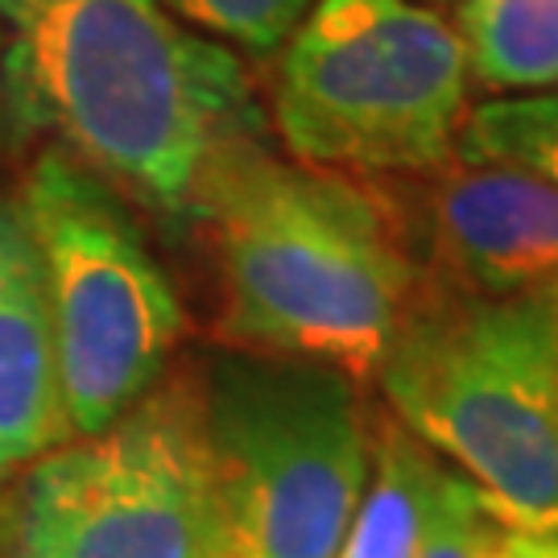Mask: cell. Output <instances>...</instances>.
Masks as SVG:
<instances>
[{
    "mask_svg": "<svg viewBox=\"0 0 558 558\" xmlns=\"http://www.w3.org/2000/svg\"><path fill=\"white\" fill-rule=\"evenodd\" d=\"M0 83L25 124L170 220L195 223L211 170L260 141L240 59L158 0H0Z\"/></svg>",
    "mask_w": 558,
    "mask_h": 558,
    "instance_id": "6da1fadb",
    "label": "cell"
},
{
    "mask_svg": "<svg viewBox=\"0 0 558 558\" xmlns=\"http://www.w3.org/2000/svg\"><path fill=\"white\" fill-rule=\"evenodd\" d=\"M195 223L216 253L232 352L327 364L360 385L377 377L422 290L380 191L248 141L211 170Z\"/></svg>",
    "mask_w": 558,
    "mask_h": 558,
    "instance_id": "7a4b0ae2",
    "label": "cell"
},
{
    "mask_svg": "<svg viewBox=\"0 0 558 558\" xmlns=\"http://www.w3.org/2000/svg\"><path fill=\"white\" fill-rule=\"evenodd\" d=\"M377 380L505 530L558 534V290L480 299L422 278Z\"/></svg>",
    "mask_w": 558,
    "mask_h": 558,
    "instance_id": "3957f363",
    "label": "cell"
},
{
    "mask_svg": "<svg viewBox=\"0 0 558 558\" xmlns=\"http://www.w3.org/2000/svg\"><path fill=\"white\" fill-rule=\"evenodd\" d=\"M220 505V558H336L368 468L360 380L327 364L220 352L195 373Z\"/></svg>",
    "mask_w": 558,
    "mask_h": 558,
    "instance_id": "277c9868",
    "label": "cell"
},
{
    "mask_svg": "<svg viewBox=\"0 0 558 558\" xmlns=\"http://www.w3.org/2000/svg\"><path fill=\"white\" fill-rule=\"evenodd\" d=\"M269 112L311 170L418 179L456 161L468 59L418 0H315L281 46Z\"/></svg>",
    "mask_w": 558,
    "mask_h": 558,
    "instance_id": "5b68a950",
    "label": "cell"
},
{
    "mask_svg": "<svg viewBox=\"0 0 558 558\" xmlns=\"http://www.w3.org/2000/svg\"><path fill=\"white\" fill-rule=\"evenodd\" d=\"M54 315L71 435L87 439L145 401L182 339V302L117 186L50 145L21 182Z\"/></svg>",
    "mask_w": 558,
    "mask_h": 558,
    "instance_id": "8992f818",
    "label": "cell"
},
{
    "mask_svg": "<svg viewBox=\"0 0 558 558\" xmlns=\"http://www.w3.org/2000/svg\"><path fill=\"white\" fill-rule=\"evenodd\" d=\"M4 558H220V505L195 373L161 380L100 435L21 468Z\"/></svg>",
    "mask_w": 558,
    "mask_h": 558,
    "instance_id": "52a82bcc",
    "label": "cell"
},
{
    "mask_svg": "<svg viewBox=\"0 0 558 558\" xmlns=\"http://www.w3.org/2000/svg\"><path fill=\"white\" fill-rule=\"evenodd\" d=\"M398 211L426 281L480 299L558 290V186L497 161H447L405 179Z\"/></svg>",
    "mask_w": 558,
    "mask_h": 558,
    "instance_id": "ba28073f",
    "label": "cell"
},
{
    "mask_svg": "<svg viewBox=\"0 0 558 558\" xmlns=\"http://www.w3.org/2000/svg\"><path fill=\"white\" fill-rule=\"evenodd\" d=\"M71 439L38 248L21 203L0 195V476Z\"/></svg>",
    "mask_w": 558,
    "mask_h": 558,
    "instance_id": "9c48e42d",
    "label": "cell"
},
{
    "mask_svg": "<svg viewBox=\"0 0 558 558\" xmlns=\"http://www.w3.org/2000/svg\"><path fill=\"white\" fill-rule=\"evenodd\" d=\"M459 480L398 418H377L368 484L336 558H422Z\"/></svg>",
    "mask_w": 558,
    "mask_h": 558,
    "instance_id": "30bf717a",
    "label": "cell"
},
{
    "mask_svg": "<svg viewBox=\"0 0 558 558\" xmlns=\"http://www.w3.org/2000/svg\"><path fill=\"white\" fill-rule=\"evenodd\" d=\"M456 34L484 92L558 83V0H463Z\"/></svg>",
    "mask_w": 558,
    "mask_h": 558,
    "instance_id": "8fae6325",
    "label": "cell"
},
{
    "mask_svg": "<svg viewBox=\"0 0 558 558\" xmlns=\"http://www.w3.org/2000/svg\"><path fill=\"white\" fill-rule=\"evenodd\" d=\"M459 161H497L558 186V96L484 100L459 124Z\"/></svg>",
    "mask_w": 558,
    "mask_h": 558,
    "instance_id": "7c38bea8",
    "label": "cell"
},
{
    "mask_svg": "<svg viewBox=\"0 0 558 558\" xmlns=\"http://www.w3.org/2000/svg\"><path fill=\"white\" fill-rule=\"evenodd\" d=\"M174 21L203 29L207 38L240 46L244 54H278L302 25L315 0H158Z\"/></svg>",
    "mask_w": 558,
    "mask_h": 558,
    "instance_id": "4fadbf2b",
    "label": "cell"
},
{
    "mask_svg": "<svg viewBox=\"0 0 558 558\" xmlns=\"http://www.w3.org/2000/svg\"><path fill=\"white\" fill-rule=\"evenodd\" d=\"M500 530L505 525L488 513V505L480 500L476 488L468 480H459L451 500H447L439 530H435V538L426 542L422 558H480L497 542Z\"/></svg>",
    "mask_w": 558,
    "mask_h": 558,
    "instance_id": "5bb4252c",
    "label": "cell"
},
{
    "mask_svg": "<svg viewBox=\"0 0 558 558\" xmlns=\"http://www.w3.org/2000/svg\"><path fill=\"white\" fill-rule=\"evenodd\" d=\"M480 558H558V534H521L500 530L497 542Z\"/></svg>",
    "mask_w": 558,
    "mask_h": 558,
    "instance_id": "9a60e30c",
    "label": "cell"
},
{
    "mask_svg": "<svg viewBox=\"0 0 558 558\" xmlns=\"http://www.w3.org/2000/svg\"><path fill=\"white\" fill-rule=\"evenodd\" d=\"M0 104H4V83H0Z\"/></svg>",
    "mask_w": 558,
    "mask_h": 558,
    "instance_id": "2e32d148",
    "label": "cell"
}]
</instances>
